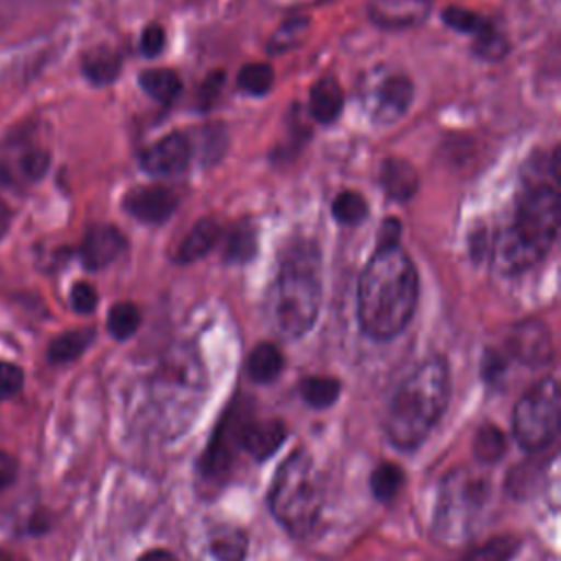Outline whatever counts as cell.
I'll return each mask as SVG.
<instances>
[{"label": "cell", "instance_id": "obj_1", "mask_svg": "<svg viewBox=\"0 0 561 561\" xmlns=\"http://www.w3.org/2000/svg\"><path fill=\"white\" fill-rule=\"evenodd\" d=\"M419 302V274L399 245L375 248L357 285V320L373 340L397 337Z\"/></svg>", "mask_w": 561, "mask_h": 561}, {"label": "cell", "instance_id": "obj_2", "mask_svg": "<svg viewBox=\"0 0 561 561\" xmlns=\"http://www.w3.org/2000/svg\"><path fill=\"white\" fill-rule=\"evenodd\" d=\"M561 221V195L557 184H528L517 202L513 221L491 243L497 272L511 276L537 265L557 239Z\"/></svg>", "mask_w": 561, "mask_h": 561}, {"label": "cell", "instance_id": "obj_3", "mask_svg": "<svg viewBox=\"0 0 561 561\" xmlns=\"http://www.w3.org/2000/svg\"><path fill=\"white\" fill-rule=\"evenodd\" d=\"M449 401V368L443 357H432L414 368L392 394L383 430L401 449H416L434 430Z\"/></svg>", "mask_w": 561, "mask_h": 561}, {"label": "cell", "instance_id": "obj_4", "mask_svg": "<svg viewBox=\"0 0 561 561\" xmlns=\"http://www.w3.org/2000/svg\"><path fill=\"white\" fill-rule=\"evenodd\" d=\"M320 252L311 239H294L280 254L278 278L270 294V318L283 337L305 335L320 311Z\"/></svg>", "mask_w": 561, "mask_h": 561}, {"label": "cell", "instance_id": "obj_5", "mask_svg": "<svg viewBox=\"0 0 561 561\" xmlns=\"http://www.w3.org/2000/svg\"><path fill=\"white\" fill-rule=\"evenodd\" d=\"M270 511L278 524L296 537L307 535L324 506L322 476L305 449L291 451L274 473Z\"/></svg>", "mask_w": 561, "mask_h": 561}, {"label": "cell", "instance_id": "obj_6", "mask_svg": "<svg viewBox=\"0 0 561 561\" xmlns=\"http://www.w3.org/2000/svg\"><path fill=\"white\" fill-rule=\"evenodd\" d=\"M486 482L469 471H454L438 491L434 513V535L445 543L462 541L476 528L478 513L486 502Z\"/></svg>", "mask_w": 561, "mask_h": 561}, {"label": "cell", "instance_id": "obj_7", "mask_svg": "<svg viewBox=\"0 0 561 561\" xmlns=\"http://www.w3.org/2000/svg\"><path fill=\"white\" fill-rule=\"evenodd\" d=\"M561 430V390L554 377H543L522 394L513 410V434L526 451H541Z\"/></svg>", "mask_w": 561, "mask_h": 561}, {"label": "cell", "instance_id": "obj_8", "mask_svg": "<svg viewBox=\"0 0 561 561\" xmlns=\"http://www.w3.org/2000/svg\"><path fill=\"white\" fill-rule=\"evenodd\" d=\"M359 99L370 121L390 125L399 121L412 105L414 85L405 72L379 66L364 79Z\"/></svg>", "mask_w": 561, "mask_h": 561}, {"label": "cell", "instance_id": "obj_9", "mask_svg": "<svg viewBox=\"0 0 561 561\" xmlns=\"http://www.w3.org/2000/svg\"><path fill=\"white\" fill-rule=\"evenodd\" d=\"M241 412H243V403L239 401H234L228 410L237 449H243L254 460H267L270 456L276 454V449L283 445L287 436L285 423L280 419H265V421L252 419L248 416V408H245V414Z\"/></svg>", "mask_w": 561, "mask_h": 561}, {"label": "cell", "instance_id": "obj_10", "mask_svg": "<svg viewBox=\"0 0 561 561\" xmlns=\"http://www.w3.org/2000/svg\"><path fill=\"white\" fill-rule=\"evenodd\" d=\"M497 353L511 362H519L524 366H543L552 357V337L543 322L526 320L515 324Z\"/></svg>", "mask_w": 561, "mask_h": 561}, {"label": "cell", "instance_id": "obj_11", "mask_svg": "<svg viewBox=\"0 0 561 561\" xmlns=\"http://www.w3.org/2000/svg\"><path fill=\"white\" fill-rule=\"evenodd\" d=\"M191 160V140L171 131L140 151V167L151 175H175L186 169Z\"/></svg>", "mask_w": 561, "mask_h": 561}, {"label": "cell", "instance_id": "obj_12", "mask_svg": "<svg viewBox=\"0 0 561 561\" xmlns=\"http://www.w3.org/2000/svg\"><path fill=\"white\" fill-rule=\"evenodd\" d=\"M123 206L134 219L158 226L164 224L178 208V195L167 186L153 184L129 191L123 199Z\"/></svg>", "mask_w": 561, "mask_h": 561}, {"label": "cell", "instance_id": "obj_13", "mask_svg": "<svg viewBox=\"0 0 561 561\" xmlns=\"http://www.w3.org/2000/svg\"><path fill=\"white\" fill-rule=\"evenodd\" d=\"M127 248L125 234L110 224H94L88 228L81 243V261L88 270L107 267Z\"/></svg>", "mask_w": 561, "mask_h": 561}, {"label": "cell", "instance_id": "obj_14", "mask_svg": "<svg viewBox=\"0 0 561 561\" xmlns=\"http://www.w3.org/2000/svg\"><path fill=\"white\" fill-rule=\"evenodd\" d=\"M430 13L427 0H373L370 20L381 28H410L421 24Z\"/></svg>", "mask_w": 561, "mask_h": 561}, {"label": "cell", "instance_id": "obj_15", "mask_svg": "<svg viewBox=\"0 0 561 561\" xmlns=\"http://www.w3.org/2000/svg\"><path fill=\"white\" fill-rule=\"evenodd\" d=\"M379 182L392 202H408L419 191V173L414 164L403 158H386L381 162Z\"/></svg>", "mask_w": 561, "mask_h": 561}, {"label": "cell", "instance_id": "obj_16", "mask_svg": "<svg viewBox=\"0 0 561 561\" xmlns=\"http://www.w3.org/2000/svg\"><path fill=\"white\" fill-rule=\"evenodd\" d=\"M204 552L208 561H243L248 552V537L237 526L219 524L208 533Z\"/></svg>", "mask_w": 561, "mask_h": 561}, {"label": "cell", "instance_id": "obj_17", "mask_svg": "<svg viewBox=\"0 0 561 561\" xmlns=\"http://www.w3.org/2000/svg\"><path fill=\"white\" fill-rule=\"evenodd\" d=\"M344 107V90L333 77H322L309 96V114L318 123H333Z\"/></svg>", "mask_w": 561, "mask_h": 561}, {"label": "cell", "instance_id": "obj_18", "mask_svg": "<svg viewBox=\"0 0 561 561\" xmlns=\"http://www.w3.org/2000/svg\"><path fill=\"white\" fill-rule=\"evenodd\" d=\"M219 237H221V226L215 219H210V217L199 219L191 228V232L184 237V241L180 243L178 254H175L178 261L180 263H193V261L206 256V252L215 248Z\"/></svg>", "mask_w": 561, "mask_h": 561}, {"label": "cell", "instance_id": "obj_19", "mask_svg": "<svg viewBox=\"0 0 561 561\" xmlns=\"http://www.w3.org/2000/svg\"><path fill=\"white\" fill-rule=\"evenodd\" d=\"M81 72L90 83L107 85L121 72V55L110 46H96L83 55Z\"/></svg>", "mask_w": 561, "mask_h": 561}, {"label": "cell", "instance_id": "obj_20", "mask_svg": "<svg viewBox=\"0 0 561 561\" xmlns=\"http://www.w3.org/2000/svg\"><path fill=\"white\" fill-rule=\"evenodd\" d=\"M138 83L153 101H158L162 105L173 103L182 92V81H180L178 72H173L171 68L142 70L138 75Z\"/></svg>", "mask_w": 561, "mask_h": 561}, {"label": "cell", "instance_id": "obj_21", "mask_svg": "<svg viewBox=\"0 0 561 561\" xmlns=\"http://www.w3.org/2000/svg\"><path fill=\"white\" fill-rule=\"evenodd\" d=\"M280 370H283V355L270 342L254 346L252 353L248 355L245 373L254 383H272L280 375Z\"/></svg>", "mask_w": 561, "mask_h": 561}, {"label": "cell", "instance_id": "obj_22", "mask_svg": "<svg viewBox=\"0 0 561 561\" xmlns=\"http://www.w3.org/2000/svg\"><path fill=\"white\" fill-rule=\"evenodd\" d=\"M94 340L92 329H77V331H66L57 335L50 346H48V362L50 364H68L77 359Z\"/></svg>", "mask_w": 561, "mask_h": 561}, {"label": "cell", "instance_id": "obj_23", "mask_svg": "<svg viewBox=\"0 0 561 561\" xmlns=\"http://www.w3.org/2000/svg\"><path fill=\"white\" fill-rule=\"evenodd\" d=\"M340 390H342L340 381L335 377H327V375H311L300 381L302 401L316 410H324V408L333 405L340 397Z\"/></svg>", "mask_w": 561, "mask_h": 561}, {"label": "cell", "instance_id": "obj_24", "mask_svg": "<svg viewBox=\"0 0 561 561\" xmlns=\"http://www.w3.org/2000/svg\"><path fill=\"white\" fill-rule=\"evenodd\" d=\"M256 230L252 228L250 221H241L237 224L226 241V261L228 263H245L250 259H254L256 254Z\"/></svg>", "mask_w": 561, "mask_h": 561}, {"label": "cell", "instance_id": "obj_25", "mask_svg": "<svg viewBox=\"0 0 561 561\" xmlns=\"http://www.w3.org/2000/svg\"><path fill=\"white\" fill-rule=\"evenodd\" d=\"M519 550V539L511 535L493 537L491 541L465 552L458 561H511Z\"/></svg>", "mask_w": 561, "mask_h": 561}, {"label": "cell", "instance_id": "obj_26", "mask_svg": "<svg viewBox=\"0 0 561 561\" xmlns=\"http://www.w3.org/2000/svg\"><path fill=\"white\" fill-rule=\"evenodd\" d=\"M443 22H445L447 26L460 31V33L473 35L476 39L482 37V35H486V33H491V31L495 28L491 20H486L484 15H480V13H476V11H467V9H462V7H447V9L443 11Z\"/></svg>", "mask_w": 561, "mask_h": 561}, {"label": "cell", "instance_id": "obj_27", "mask_svg": "<svg viewBox=\"0 0 561 561\" xmlns=\"http://www.w3.org/2000/svg\"><path fill=\"white\" fill-rule=\"evenodd\" d=\"M331 213H333V217L342 226H357V224H362L366 219L368 204H366L362 193H357V191H342V193H337L333 197Z\"/></svg>", "mask_w": 561, "mask_h": 561}, {"label": "cell", "instance_id": "obj_28", "mask_svg": "<svg viewBox=\"0 0 561 561\" xmlns=\"http://www.w3.org/2000/svg\"><path fill=\"white\" fill-rule=\"evenodd\" d=\"M403 484V471L394 462H381L370 473V491L379 502H390Z\"/></svg>", "mask_w": 561, "mask_h": 561}, {"label": "cell", "instance_id": "obj_29", "mask_svg": "<svg viewBox=\"0 0 561 561\" xmlns=\"http://www.w3.org/2000/svg\"><path fill=\"white\" fill-rule=\"evenodd\" d=\"M237 83L241 90H245L248 94L254 96H263L270 92L272 83H274V70L270 64L265 61H252L241 66L239 75H237Z\"/></svg>", "mask_w": 561, "mask_h": 561}, {"label": "cell", "instance_id": "obj_30", "mask_svg": "<svg viewBox=\"0 0 561 561\" xmlns=\"http://www.w3.org/2000/svg\"><path fill=\"white\" fill-rule=\"evenodd\" d=\"M506 451V438L495 425H482L473 438V456L480 462H497Z\"/></svg>", "mask_w": 561, "mask_h": 561}, {"label": "cell", "instance_id": "obj_31", "mask_svg": "<svg viewBox=\"0 0 561 561\" xmlns=\"http://www.w3.org/2000/svg\"><path fill=\"white\" fill-rule=\"evenodd\" d=\"M140 327V311L134 302H116L107 313V331L116 340L131 337Z\"/></svg>", "mask_w": 561, "mask_h": 561}, {"label": "cell", "instance_id": "obj_32", "mask_svg": "<svg viewBox=\"0 0 561 561\" xmlns=\"http://www.w3.org/2000/svg\"><path fill=\"white\" fill-rule=\"evenodd\" d=\"M307 28H309V20L302 18V15H296V18L285 20V22L274 31V35L270 37L267 50H270V53H285V50L298 46V44L302 42L305 33H307Z\"/></svg>", "mask_w": 561, "mask_h": 561}, {"label": "cell", "instance_id": "obj_33", "mask_svg": "<svg viewBox=\"0 0 561 561\" xmlns=\"http://www.w3.org/2000/svg\"><path fill=\"white\" fill-rule=\"evenodd\" d=\"M473 53L482 59H502L506 53H508V42L504 39V35H500L495 28L482 37L476 39L473 44Z\"/></svg>", "mask_w": 561, "mask_h": 561}, {"label": "cell", "instance_id": "obj_34", "mask_svg": "<svg viewBox=\"0 0 561 561\" xmlns=\"http://www.w3.org/2000/svg\"><path fill=\"white\" fill-rule=\"evenodd\" d=\"M70 302H72V309L77 313H92L96 302H99V296L94 291V287L90 283H75L72 289H70Z\"/></svg>", "mask_w": 561, "mask_h": 561}, {"label": "cell", "instance_id": "obj_35", "mask_svg": "<svg viewBox=\"0 0 561 561\" xmlns=\"http://www.w3.org/2000/svg\"><path fill=\"white\" fill-rule=\"evenodd\" d=\"M22 383H24L22 368L9 362H0V399L13 397L15 392H20Z\"/></svg>", "mask_w": 561, "mask_h": 561}, {"label": "cell", "instance_id": "obj_36", "mask_svg": "<svg viewBox=\"0 0 561 561\" xmlns=\"http://www.w3.org/2000/svg\"><path fill=\"white\" fill-rule=\"evenodd\" d=\"M48 153L44 149H28L20 160V171L28 180H39L48 169Z\"/></svg>", "mask_w": 561, "mask_h": 561}, {"label": "cell", "instance_id": "obj_37", "mask_svg": "<svg viewBox=\"0 0 561 561\" xmlns=\"http://www.w3.org/2000/svg\"><path fill=\"white\" fill-rule=\"evenodd\" d=\"M167 33L160 24H149L140 35V53L145 57H158L164 50Z\"/></svg>", "mask_w": 561, "mask_h": 561}, {"label": "cell", "instance_id": "obj_38", "mask_svg": "<svg viewBox=\"0 0 561 561\" xmlns=\"http://www.w3.org/2000/svg\"><path fill=\"white\" fill-rule=\"evenodd\" d=\"M401 221L397 217H386L381 221L379 228V239H377V248H388V245H399V237H401Z\"/></svg>", "mask_w": 561, "mask_h": 561}, {"label": "cell", "instance_id": "obj_39", "mask_svg": "<svg viewBox=\"0 0 561 561\" xmlns=\"http://www.w3.org/2000/svg\"><path fill=\"white\" fill-rule=\"evenodd\" d=\"M221 83H224V75L221 72H213L206 77L202 90H199V107H210L221 90Z\"/></svg>", "mask_w": 561, "mask_h": 561}, {"label": "cell", "instance_id": "obj_40", "mask_svg": "<svg viewBox=\"0 0 561 561\" xmlns=\"http://www.w3.org/2000/svg\"><path fill=\"white\" fill-rule=\"evenodd\" d=\"M15 476H18V460H15L11 454L0 451V493H2L9 484H13Z\"/></svg>", "mask_w": 561, "mask_h": 561}, {"label": "cell", "instance_id": "obj_41", "mask_svg": "<svg viewBox=\"0 0 561 561\" xmlns=\"http://www.w3.org/2000/svg\"><path fill=\"white\" fill-rule=\"evenodd\" d=\"M138 561H180V559L169 550H149Z\"/></svg>", "mask_w": 561, "mask_h": 561}, {"label": "cell", "instance_id": "obj_42", "mask_svg": "<svg viewBox=\"0 0 561 561\" xmlns=\"http://www.w3.org/2000/svg\"><path fill=\"white\" fill-rule=\"evenodd\" d=\"M9 224H11V213L4 206V202H0V237H4V232L9 230Z\"/></svg>", "mask_w": 561, "mask_h": 561}]
</instances>
